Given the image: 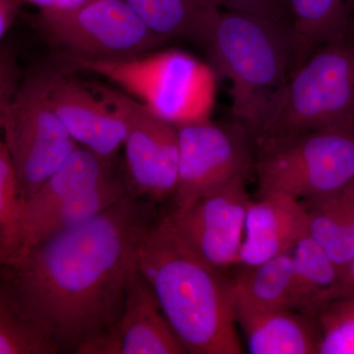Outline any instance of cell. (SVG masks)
I'll return each mask as SVG.
<instances>
[{
    "label": "cell",
    "instance_id": "1",
    "mask_svg": "<svg viewBox=\"0 0 354 354\" xmlns=\"http://www.w3.org/2000/svg\"><path fill=\"white\" fill-rule=\"evenodd\" d=\"M158 205L130 195L1 266L0 293L44 325L60 353L79 354L120 320L128 278Z\"/></svg>",
    "mask_w": 354,
    "mask_h": 354
},
{
    "label": "cell",
    "instance_id": "2",
    "mask_svg": "<svg viewBox=\"0 0 354 354\" xmlns=\"http://www.w3.org/2000/svg\"><path fill=\"white\" fill-rule=\"evenodd\" d=\"M137 265L186 353H244L232 279L186 248L162 214L144 237Z\"/></svg>",
    "mask_w": 354,
    "mask_h": 354
},
{
    "label": "cell",
    "instance_id": "3",
    "mask_svg": "<svg viewBox=\"0 0 354 354\" xmlns=\"http://www.w3.org/2000/svg\"><path fill=\"white\" fill-rule=\"evenodd\" d=\"M206 50L232 83V113L253 143L285 92L292 62L288 26L254 15L220 13Z\"/></svg>",
    "mask_w": 354,
    "mask_h": 354
},
{
    "label": "cell",
    "instance_id": "4",
    "mask_svg": "<svg viewBox=\"0 0 354 354\" xmlns=\"http://www.w3.org/2000/svg\"><path fill=\"white\" fill-rule=\"evenodd\" d=\"M59 57L62 68L104 77L176 125L209 118L215 106V68L185 51H152L124 60Z\"/></svg>",
    "mask_w": 354,
    "mask_h": 354
},
{
    "label": "cell",
    "instance_id": "5",
    "mask_svg": "<svg viewBox=\"0 0 354 354\" xmlns=\"http://www.w3.org/2000/svg\"><path fill=\"white\" fill-rule=\"evenodd\" d=\"M326 128H354V21L292 72L254 146Z\"/></svg>",
    "mask_w": 354,
    "mask_h": 354
},
{
    "label": "cell",
    "instance_id": "6",
    "mask_svg": "<svg viewBox=\"0 0 354 354\" xmlns=\"http://www.w3.org/2000/svg\"><path fill=\"white\" fill-rule=\"evenodd\" d=\"M261 195L300 201L329 196L354 183V128H326L255 144Z\"/></svg>",
    "mask_w": 354,
    "mask_h": 354
},
{
    "label": "cell",
    "instance_id": "7",
    "mask_svg": "<svg viewBox=\"0 0 354 354\" xmlns=\"http://www.w3.org/2000/svg\"><path fill=\"white\" fill-rule=\"evenodd\" d=\"M25 19L59 57L124 60L165 44L125 0H95L64 12L38 11Z\"/></svg>",
    "mask_w": 354,
    "mask_h": 354
},
{
    "label": "cell",
    "instance_id": "8",
    "mask_svg": "<svg viewBox=\"0 0 354 354\" xmlns=\"http://www.w3.org/2000/svg\"><path fill=\"white\" fill-rule=\"evenodd\" d=\"M55 68L46 67L26 75L13 101L0 109L3 142L26 199L79 146L50 104V88Z\"/></svg>",
    "mask_w": 354,
    "mask_h": 354
},
{
    "label": "cell",
    "instance_id": "9",
    "mask_svg": "<svg viewBox=\"0 0 354 354\" xmlns=\"http://www.w3.org/2000/svg\"><path fill=\"white\" fill-rule=\"evenodd\" d=\"M93 90L121 114L127 125L123 171L128 194L158 206L172 200L178 183L176 125L123 91L100 84Z\"/></svg>",
    "mask_w": 354,
    "mask_h": 354
},
{
    "label": "cell",
    "instance_id": "10",
    "mask_svg": "<svg viewBox=\"0 0 354 354\" xmlns=\"http://www.w3.org/2000/svg\"><path fill=\"white\" fill-rule=\"evenodd\" d=\"M179 136L178 183L174 208H185L254 167L252 137L241 121L211 118L176 125Z\"/></svg>",
    "mask_w": 354,
    "mask_h": 354
},
{
    "label": "cell",
    "instance_id": "11",
    "mask_svg": "<svg viewBox=\"0 0 354 354\" xmlns=\"http://www.w3.org/2000/svg\"><path fill=\"white\" fill-rule=\"evenodd\" d=\"M239 176L185 208L162 214L174 236L207 265L223 272L239 265L247 212L252 200Z\"/></svg>",
    "mask_w": 354,
    "mask_h": 354
},
{
    "label": "cell",
    "instance_id": "12",
    "mask_svg": "<svg viewBox=\"0 0 354 354\" xmlns=\"http://www.w3.org/2000/svg\"><path fill=\"white\" fill-rule=\"evenodd\" d=\"M57 66L50 88V104L70 136L108 162H116L127 129L121 114L104 97Z\"/></svg>",
    "mask_w": 354,
    "mask_h": 354
},
{
    "label": "cell",
    "instance_id": "13",
    "mask_svg": "<svg viewBox=\"0 0 354 354\" xmlns=\"http://www.w3.org/2000/svg\"><path fill=\"white\" fill-rule=\"evenodd\" d=\"M147 279L134 266L118 322L79 354H185Z\"/></svg>",
    "mask_w": 354,
    "mask_h": 354
},
{
    "label": "cell",
    "instance_id": "14",
    "mask_svg": "<svg viewBox=\"0 0 354 354\" xmlns=\"http://www.w3.org/2000/svg\"><path fill=\"white\" fill-rule=\"evenodd\" d=\"M308 234V212L304 201L285 194L261 195L247 212L239 265L250 267L292 252Z\"/></svg>",
    "mask_w": 354,
    "mask_h": 354
},
{
    "label": "cell",
    "instance_id": "15",
    "mask_svg": "<svg viewBox=\"0 0 354 354\" xmlns=\"http://www.w3.org/2000/svg\"><path fill=\"white\" fill-rule=\"evenodd\" d=\"M252 354H319L320 329L314 317L292 308L256 309L235 304Z\"/></svg>",
    "mask_w": 354,
    "mask_h": 354
},
{
    "label": "cell",
    "instance_id": "16",
    "mask_svg": "<svg viewBox=\"0 0 354 354\" xmlns=\"http://www.w3.org/2000/svg\"><path fill=\"white\" fill-rule=\"evenodd\" d=\"M118 171L116 162H108L85 147H77L62 167L27 199V237L30 228L51 209L94 189Z\"/></svg>",
    "mask_w": 354,
    "mask_h": 354
},
{
    "label": "cell",
    "instance_id": "17",
    "mask_svg": "<svg viewBox=\"0 0 354 354\" xmlns=\"http://www.w3.org/2000/svg\"><path fill=\"white\" fill-rule=\"evenodd\" d=\"M291 308L316 318L335 300L354 297L348 279L308 234L292 251Z\"/></svg>",
    "mask_w": 354,
    "mask_h": 354
},
{
    "label": "cell",
    "instance_id": "18",
    "mask_svg": "<svg viewBox=\"0 0 354 354\" xmlns=\"http://www.w3.org/2000/svg\"><path fill=\"white\" fill-rule=\"evenodd\" d=\"M165 41L185 39L206 48L221 13L216 0H125Z\"/></svg>",
    "mask_w": 354,
    "mask_h": 354
},
{
    "label": "cell",
    "instance_id": "19",
    "mask_svg": "<svg viewBox=\"0 0 354 354\" xmlns=\"http://www.w3.org/2000/svg\"><path fill=\"white\" fill-rule=\"evenodd\" d=\"M288 10L292 39L290 75L354 21V0H288Z\"/></svg>",
    "mask_w": 354,
    "mask_h": 354
},
{
    "label": "cell",
    "instance_id": "20",
    "mask_svg": "<svg viewBox=\"0 0 354 354\" xmlns=\"http://www.w3.org/2000/svg\"><path fill=\"white\" fill-rule=\"evenodd\" d=\"M242 268L232 279L235 304L256 309L291 308L292 252Z\"/></svg>",
    "mask_w": 354,
    "mask_h": 354
},
{
    "label": "cell",
    "instance_id": "21",
    "mask_svg": "<svg viewBox=\"0 0 354 354\" xmlns=\"http://www.w3.org/2000/svg\"><path fill=\"white\" fill-rule=\"evenodd\" d=\"M128 195L122 167V169L116 171L94 189L51 209L41 218L28 232L26 250L50 235L91 220Z\"/></svg>",
    "mask_w": 354,
    "mask_h": 354
},
{
    "label": "cell",
    "instance_id": "22",
    "mask_svg": "<svg viewBox=\"0 0 354 354\" xmlns=\"http://www.w3.org/2000/svg\"><path fill=\"white\" fill-rule=\"evenodd\" d=\"M27 199L21 191L12 158L0 143V266L15 264L27 247Z\"/></svg>",
    "mask_w": 354,
    "mask_h": 354
},
{
    "label": "cell",
    "instance_id": "23",
    "mask_svg": "<svg viewBox=\"0 0 354 354\" xmlns=\"http://www.w3.org/2000/svg\"><path fill=\"white\" fill-rule=\"evenodd\" d=\"M342 192L304 202L308 212L309 236L348 279L354 258Z\"/></svg>",
    "mask_w": 354,
    "mask_h": 354
},
{
    "label": "cell",
    "instance_id": "24",
    "mask_svg": "<svg viewBox=\"0 0 354 354\" xmlns=\"http://www.w3.org/2000/svg\"><path fill=\"white\" fill-rule=\"evenodd\" d=\"M59 346L39 321L0 293V354H58Z\"/></svg>",
    "mask_w": 354,
    "mask_h": 354
},
{
    "label": "cell",
    "instance_id": "25",
    "mask_svg": "<svg viewBox=\"0 0 354 354\" xmlns=\"http://www.w3.org/2000/svg\"><path fill=\"white\" fill-rule=\"evenodd\" d=\"M319 354H354V297L339 298L316 317Z\"/></svg>",
    "mask_w": 354,
    "mask_h": 354
},
{
    "label": "cell",
    "instance_id": "26",
    "mask_svg": "<svg viewBox=\"0 0 354 354\" xmlns=\"http://www.w3.org/2000/svg\"><path fill=\"white\" fill-rule=\"evenodd\" d=\"M24 78L17 50L12 44H3L0 50V109L6 108L13 101Z\"/></svg>",
    "mask_w": 354,
    "mask_h": 354
},
{
    "label": "cell",
    "instance_id": "27",
    "mask_svg": "<svg viewBox=\"0 0 354 354\" xmlns=\"http://www.w3.org/2000/svg\"><path fill=\"white\" fill-rule=\"evenodd\" d=\"M227 10L254 14L288 24V0H216Z\"/></svg>",
    "mask_w": 354,
    "mask_h": 354
},
{
    "label": "cell",
    "instance_id": "28",
    "mask_svg": "<svg viewBox=\"0 0 354 354\" xmlns=\"http://www.w3.org/2000/svg\"><path fill=\"white\" fill-rule=\"evenodd\" d=\"M24 3L38 7L39 11L46 12H64L76 10L92 3L95 0H23Z\"/></svg>",
    "mask_w": 354,
    "mask_h": 354
},
{
    "label": "cell",
    "instance_id": "29",
    "mask_svg": "<svg viewBox=\"0 0 354 354\" xmlns=\"http://www.w3.org/2000/svg\"><path fill=\"white\" fill-rule=\"evenodd\" d=\"M23 3V0H0V38L6 37L17 20Z\"/></svg>",
    "mask_w": 354,
    "mask_h": 354
},
{
    "label": "cell",
    "instance_id": "30",
    "mask_svg": "<svg viewBox=\"0 0 354 354\" xmlns=\"http://www.w3.org/2000/svg\"><path fill=\"white\" fill-rule=\"evenodd\" d=\"M342 197L344 209H346V218L348 221L349 228H351L354 258V183L351 184L346 189L342 190Z\"/></svg>",
    "mask_w": 354,
    "mask_h": 354
},
{
    "label": "cell",
    "instance_id": "31",
    "mask_svg": "<svg viewBox=\"0 0 354 354\" xmlns=\"http://www.w3.org/2000/svg\"><path fill=\"white\" fill-rule=\"evenodd\" d=\"M348 281L351 292H353V295H354V261L348 271Z\"/></svg>",
    "mask_w": 354,
    "mask_h": 354
}]
</instances>
